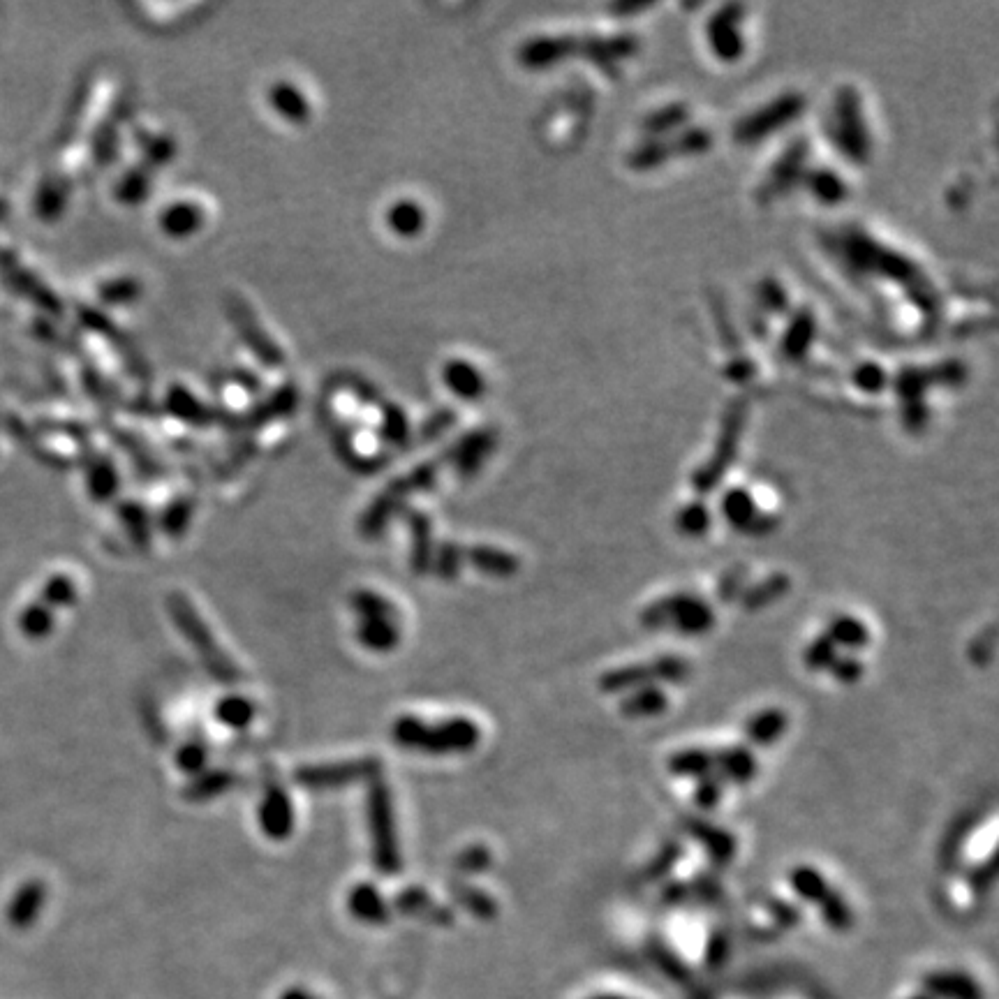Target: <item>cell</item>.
<instances>
[{
    "mask_svg": "<svg viewBox=\"0 0 999 999\" xmlns=\"http://www.w3.org/2000/svg\"><path fill=\"white\" fill-rule=\"evenodd\" d=\"M405 750L428 754H465L479 745L481 731L468 717H454L442 724H424L417 717H401L391 729Z\"/></svg>",
    "mask_w": 999,
    "mask_h": 999,
    "instance_id": "cell-1",
    "label": "cell"
},
{
    "mask_svg": "<svg viewBox=\"0 0 999 999\" xmlns=\"http://www.w3.org/2000/svg\"><path fill=\"white\" fill-rule=\"evenodd\" d=\"M641 625L646 629H666L685 636H701L708 634L715 625V611L701 597L685 595H669L653 602L641 611Z\"/></svg>",
    "mask_w": 999,
    "mask_h": 999,
    "instance_id": "cell-2",
    "label": "cell"
},
{
    "mask_svg": "<svg viewBox=\"0 0 999 999\" xmlns=\"http://www.w3.org/2000/svg\"><path fill=\"white\" fill-rule=\"evenodd\" d=\"M167 604L174 625L179 627V632L192 643V648H195L199 660L204 662L206 671H209L213 678L225 680V683H232V680L239 678V671H236L234 662L222 653L216 639H213V634L209 632V627H206L202 618H199L195 606H192L183 595H172Z\"/></svg>",
    "mask_w": 999,
    "mask_h": 999,
    "instance_id": "cell-3",
    "label": "cell"
},
{
    "mask_svg": "<svg viewBox=\"0 0 999 999\" xmlns=\"http://www.w3.org/2000/svg\"><path fill=\"white\" fill-rule=\"evenodd\" d=\"M352 609L357 613V636L368 650L389 653L401 641V620L396 606L373 590H359L352 595Z\"/></svg>",
    "mask_w": 999,
    "mask_h": 999,
    "instance_id": "cell-4",
    "label": "cell"
},
{
    "mask_svg": "<svg viewBox=\"0 0 999 999\" xmlns=\"http://www.w3.org/2000/svg\"><path fill=\"white\" fill-rule=\"evenodd\" d=\"M368 826L370 842H373V863L377 872L396 875L401 870V849H398L391 794L380 780L373 784V789L368 794Z\"/></svg>",
    "mask_w": 999,
    "mask_h": 999,
    "instance_id": "cell-5",
    "label": "cell"
},
{
    "mask_svg": "<svg viewBox=\"0 0 999 999\" xmlns=\"http://www.w3.org/2000/svg\"><path fill=\"white\" fill-rule=\"evenodd\" d=\"M692 673V666L687 660L678 655H664L657 657V660L632 664V666H620V669L606 671L602 678H599V687L602 692L609 694H620V692H632L639 690V687H650L657 683H683V680Z\"/></svg>",
    "mask_w": 999,
    "mask_h": 999,
    "instance_id": "cell-6",
    "label": "cell"
},
{
    "mask_svg": "<svg viewBox=\"0 0 999 999\" xmlns=\"http://www.w3.org/2000/svg\"><path fill=\"white\" fill-rule=\"evenodd\" d=\"M380 771V764L373 759L361 761H345V764H322V766H306L296 773V782L308 789H338L345 784L370 780Z\"/></svg>",
    "mask_w": 999,
    "mask_h": 999,
    "instance_id": "cell-7",
    "label": "cell"
},
{
    "mask_svg": "<svg viewBox=\"0 0 999 999\" xmlns=\"http://www.w3.org/2000/svg\"><path fill=\"white\" fill-rule=\"evenodd\" d=\"M722 512L736 530L747 532L752 537H764L777 528V518L761 514L757 505H754L752 495L743 491V488H734V491L724 495Z\"/></svg>",
    "mask_w": 999,
    "mask_h": 999,
    "instance_id": "cell-8",
    "label": "cell"
},
{
    "mask_svg": "<svg viewBox=\"0 0 999 999\" xmlns=\"http://www.w3.org/2000/svg\"><path fill=\"white\" fill-rule=\"evenodd\" d=\"M259 826L271 840L290 838L294 828V810L290 796L278 784L266 789L264 801L259 805Z\"/></svg>",
    "mask_w": 999,
    "mask_h": 999,
    "instance_id": "cell-9",
    "label": "cell"
},
{
    "mask_svg": "<svg viewBox=\"0 0 999 999\" xmlns=\"http://www.w3.org/2000/svg\"><path fill=\"white\" fill-rule=\"evenodd\" d=\"M687 833L692 835L699 845L706 849V854L715 865H727L734 861L738 842L727 828H720L710 821L690 819L687 821Z\"/></svg>",
    "mask_w": 999,
    "mask_h": 999,
    "instance_id": "cell-10",
    "label": "cell"
},
{
    "mask_svg": "<svg viewBox=\"0 0 999 999\" xmlns=\"http://www.w3.org/2000/svg\"><path fill=\"white\" fill-rule=\"evenodd\" d=\"M798 109H801L798 98H784L780 102H773L771 107H766L764 111H759V114H754L747 118V121H743V125H738V137L743 139V142H754V139L766 137L775 125L780 128V125L789 123L791 118L798 114Z\"/></svg>",
    "mask_w": 999,
    "mask_h": 999,
    "instance_id": "cell-11",
    "label": "cell"
},
{
    "mask_svg": "<svg viewBox=\"0 0 999 999\" xmlns=\"http://www.w3.org/2000/svg\"><path fill=\"white\" fill-rule=\"evenodd\" d=\"M713 752H715V775H720L724 784L727 782L747 784L759 773L757 759H754V754L743 745L724 747V750H713Z\"/></svg>",
    "mask_w": 999,
    "mask_h": 999,
    "instance_id": "cell-12",
    "label": "cell"
},
{
    "mask_svg": "<svg viewBox=\"0 0 999 999\" xmlns=\"http://www.w3.org/2000/svg\"><path fill=\"white\" fill-rule=\"evenodd\" d=\"M463 558L479 572L495 576V579H509L518 572V560L514 555L493 549V546H470L468 551H463Z\"/></svg>",
    "mask_w": 999,
    "mask_h": 999,
    "instance_id": "cell-13",
    "label": "cell"
},
{
    "mask_svg": "<svg viewBox=\"0 0 999 999\" xmlns=\"http://www.w3.org/2000/svg\"><path fill=\"white\" fill-rule=\"evenodd\" d=\"M347 907H350V914L354 919L370 923V925H380L389 919V907L380 891L373 884H359L357 888H352L350 898H347Z\"/></svg>",
    "mask_w": 999,
    "mask_h": 999,
    "instance_id": "cell-14",
    "label": "cell"
},
{
    "mask_svg": "<svg viewBox=\"0 0 999 999\" xmlns=\"http://www.w3.org/2000/svg\"><path fill=\"white\" fill-rule=\"evenodd\" d=\"M789 727V717L780 708H766L761 713L752 715L745 724V736L752 740L754 745L768 747L777 743L784 736V731Z\"/></svg>",
    "mask_w": 999,
    "mask_h": 999,
    "instance_id": "cell-15",
    "label": "cell"
},
{
    "mask_svg": "<svg viewBox=\"0 0 999 999\" xmlns=\"http://www.w3.org/2000/svg\"><path fill=\"white\" fill-rule=\"evenodd\" d=\"M666 708H669V697H666V692L660 690L657 685L639 687V690L627 692V697L620 701V713L625 717H632V720H639V717H657L662 715Z\"/></svg>",
    "mask_w": 999,
    "mask_h": 999,
    "instance_id": "cell-16",
    "label": "cell"
},
{
    "mask_svg": "<svg viewBox=\"0 0 999 999\" xmlns=\"http://www.w3.org/2000/svg\"><path fill=\"white\" fill-rule=\"evenodd\" d=\"M669 773L678 777H692V780H703V777L715 773V752L703 750V747H687L669 757Z\"/></svg>",
    "mask_w": 999,
    "mask_h": 999,
    "instance_id": "cell-17",
    "label": "cell"
},
{
    "mask_svg": "<svg viewBox=\"0 0 999 999\" xmlns=\"http://www.w3.org/2000/svg\"><path fill=\"white\" fill-rule=\"evenodd\" d=\"M232 315H234L236 324H239V329L243 333H246L248 345L253 347L257 357H262L266 361V364H280V361H283V357H280V350H276V345H273L271 340L264 336L262 327L257 329V322H255L253 313H250V310L246 306H243V303H234Z\"/></svg>",
    "mask_w": 999,
    "mask_h": 999,
    "instance_id": "cell-18",
    "label": "cell"
},
{
    "mask_svg": "<svg viewBox=\"0 0 999 999\" xmlns=\"http://www.w3.org/2000/svg\"><path fill=\"white\" fill-rule=\"evenodd\" d=\"M789 588L791 581L787 574H771L761 583H757V586L745 588L743 595H740V602H743L747 611H759L775 602H780V599L789 592Z\"/></svg>",
    "mask_w": 999,
    "mask_h": 999,
    "instance_id": "cell-19",
    "label": "cell"
},
{
    "mask_svg": "<svg viewBox=\"0 0 999 999\" xmlns=\"http://www.w3.org/2000/svg\"><path fill=\"white\" fill-rule=\"evenodd\" d=\"M493 435L491 433H475L461 442V447L454 454V465L461 475H475L481 468L484 458L493 451Z\"/></svg>",
    "mask_w": 999,
    "mask_h": 999,
    "instance_id": "cell-20",
    "label": "cell"
},
{
    "mask_svg": "<svg viewBox=\"0 0 999 999\" xmlns=\"http://www.w3.org/2000/svg\"><path fill=\"white\" fill-rule=\"evenodd\" d=\"M789 884L794 888L798 898L805 902H817V905H821V902L826 900V895L833 891L824 879V875H821L819 870L810 868V865H798V868L791 870Z\"/></svg>",
    "mask_w": 999,
    "mask_h": 999,
    "instance_id": "cell-21",
    "label": "cell"
},
{
    "mask_svg": "<svg viewBox=\"0 0 999 999\" xmlns=\"http://www.w3.org/2000/svg\"><path fill=\"white\" fill-rule=\"evenodd\" d=\"M826 636L835 643V648L858 650V648L868 646V643H870L868 627H865L861 623V620L854 618V616H838V618H835L833 623L828 625Z\"/></svg>",
    "mask_w": 999,
    "mask_h": 999,
    "instance_id": "cell-22",
    "label": "cell"
},
{
    "mask_svg": "<svg viewBox=\"0 0 999 999\" xmlns=\"http://www.w3.org/2000/svg\"><path fill=\"white\" fill-rule=\"evenodd\" d=\"M396 907L401 909L403 914L410 916H426V919L438 921V923H449L451 916L449 912H444L440 905H435L431 895L421 888H407L396 898Z\"/></svg>",
    "mask_w": 999,
    "mask_h": 999,
    "instance_id": "cell-23",
    "label": "cell"
},
{
    "mask_svg": "<svg viewBox=\"0 0 999 999\" xmlns=\"http://www.w3.org/2000/svg\"><path fill=\"white\" fill-rule=\"evenodd\" d=\"M44 902V886L42 884H26L24 891L17 893V898L12 902L10 909V921L14 928H28L35 921V916L40 914Z\"/></svg>",
    "mask_w": 999,
    "mask_h": 999,
    "instance_id": "cell-24",
    "label": "cell"
},
{
    "mask_svg": "<svg viewBox=\"0 0 999 999\" xmlns=\"http://www.w3.org/2000/svg\"><path fill=\"white\" fill-rule=\"evenodd\" d=\"M444 380H447L449 389L461 398H477L484 391V377L465 361H451L444 370Z\"/></svg>",
    "mask_w": 999,
    "mask_h": 999,
    "instance_id": "cell-25",
    "label": "cell"
},
{
    "mask_svg": "<svg viewBox=\"0 0 999 999\" xmlns=\"http://www.w3.org/2000/svg\"><path fill=\"white\" fill-rule=\"evenodd\" d=\"M160 225L172 236H188L202 225V211L192 204H176L160 216Z\"/></svg>",
    "mask_w": 999,
    "mask_h": 999,
    "instance_id": "cell-26",
    "label": "cell"
},
{
    "mask_svg": "<svg viewBox=\"0 0 999 999\" xmlns=\"http://www.w3.org/2000/svg\"><path fill=\"white\" fill-rule=\"evenodd\" d=\"M216 717L220 724H227L232 729H243L248 727L250 720L255 717V706L250 703V699L239 697V694H232V697H225L218 701L216 706Z\"/></svg>",
    "mask_w": 999,
    "mask_h": 999,
    "instance_id": "cell-27",
    "label": "cell"
},
{
    "mask_svg": "<svg viewBox=\"0 0 999 999\" xmlns=\"http://www.w3.org/2000/svg\"><path fill=\"white\" fill-rule=\"evenodd\" d=\"M271 102L280 114L290 121H306L308 118V102L303 95L290 84H278L271 88Z\"/></svg>",
    "mask_w": 999,
    "mask_h": 999,
    "instance_id": "cell-28",
    "label": "cell"
},
{
    "mask_svg": "<svg viewBox=\"0 0 999 999\" xmlns=\"http://www.w3.org/2000/svg\"><path fill=\"white\" fill-rule=\"evenodd\" d=\"M412 532H414V542H412V567L417 572H424V569L431 567L433 562V549H431V530H428V521L421 514H414L412 518Z\"/></svg>",
    "mask_w": 999,
    "mask_h": 999,
    "instance_id": "cell-29",
    "label": "cell"
},
{
    "mask_svg": "<svg viewBox=\"0 0 999 999\" xmlns=\"http://www.w3.org/2000/svg\"><path fill=\"white\" fill-rule=\"evenodd\" d=\"M387 220L391 229L401 236H412L424 227V213H421V209L414 202H398L394 209L389 211Z\"/></svg>",
    "mask_w": 999,
    "mask_h": 999,
    "instance_id": "cell-30",
    "label": "cell"
},
{
    "mask_svg": "<svg viewBox=\"0 0 999 999\" xmlns=\"http://www.w3.org/2000/svg\"><path fill=\"white\" fill-rule=\"evenodd\" d=\"M676 525H678V530L683 532V535H687V537H699V535H703V532H706L710 528V512H708V507L701 505V502H694V505L683 507L678 512Z\"/></svg>",
    "mask_w": 999,
    "mask_h": 999,
    "instance_id": "cell-31",
    "label": "cell"
},
{
    "mask_svg": "<svg viewBox=\"0 0 999 999\" xmlns=\"http://www.w3.org/2000/svg\"><path fill=\"white\" fill-rule=\"evenodd\" d=\"M835 657H838V648H835V643L828 639L826 634H821L810 643L808 648H805L803 660H805V666H808V669H812V671H828L831 669Z\"/></svg>",
    "mask_w": 999,
    "mask_h": 999,
    "instance_id": "cell-32",
    "label": "cell"
},
{
    "mask_svg": "<svg viewBox=\"0 0 999 999\" xmlns=\"http://www.w3.org/2000/svg\"><path fill=\"white\" fill-rule=\"evenodd\" d=\"M454 898L461 902L463 907H468L472 914L481 916V919H491L495 914V902L488 898L486 893L477 891V888L470 886H456L454 888Z\"/></svg>",
    "mask_w": 999,
    "mask_h": 999,
    "instance_id": "cell-33",
    "label": "cell"
},
{
    "mask_svg": "<svg viewBox=\"0 0 999 999\" xmlns=\"http://www.w3.org/2000/svg\"><path fill=\"white\" fill-rule=\"evenodd\" d=\"M463 560H465L463 558V549H458L456 544H444V546H440L438 555H433L435 572H438V576H440V579H444V581L456 579L458 572H461Z\"/></svg>",
    "mask_w": 999,
    "mask_h": 999,
    "instance_id": "cell-34",
    "label": "cell"
},
{
    "mask_svg": "<svg viewBox=\"0 0 999 999\" xmlns=\"http://www.w3.org/2000/svg\"><path fill=\"white\" fill-rule=\"evenodd\" d=\"M88 486H91V491L98 495V498H107V495L114 493L118 486L114 468H111L107 461L95 463L91 475H88Z\"/></svg>",
    "mask_w": 999,
    "mask_h": 999,
    "instance_id": "cell-35",
    "label": "cell"
},
{
    "mask_svg": "<svg viewBox=\"0 0 999 999\" xmlns=\"http://www.w3.org/2000/svg\"><path fill=\"white\" fill-rule=\"evenodd\" d=\"M722 791H724L722 777L713 773V775H708V777H703V780H699L697 791H694V801H697L699 808L710 810V808H715V805L722 801Z\"/></svg>",
    "mask_w": 999,
    "mask_h": 999,
    "instance_id": "cell-36",
    "label": "cell"
},
{
    "mask_svg": "<svg viewBox=\"0 0 999 999\" xmlns=\"http://www.w3.org/2000/svg\"><path fill=\"white\" fill-rule=\"evenodd\" d=\"M229 782H232V777H229L227 773H211L206 777H197V780L192 782V787L188 789V796L190 798H211V796L220 794V791H225L229 787Z\"/></svg>",
    "mask_w": 999,
    "mask_h": 999,
    "instance_id": "cell-37",
    "label": "cell"
},
{
    "mask_svg": "<svg viewBox=\"0 0 999 999\" xmlns=\"http://www.w3.org/2000/svg\"><path fill=\"white\" fill-rule=\"evenodd\" d=\"M192 514V502L190 500H179L174 502L172 507L165 512V521H162V528H165L169 535H181V532L188 528Z\"/></svg>",
    "mask_w": 999,
    "mask_h": 999,
    "instance_id": "cell-38",
    "label": "cell"
},
{
    "mask_svg": "<svg viewBox=\"0 0 999 999\" xmlns=\"http://www.w3.org/2000/svg\"><path fill=\"white\" fill-rule=\"evenodd\" d=\"M828 671H831L833 676L840 680V683L851 685L863 676V662L854 655H838Z\"/></svg>",
    "mask_w": 999,
    "mask_h": 999,
    "instance_id": "cell-39",
    "label": "cell"
},
{
    "mask_svg": "<svg viewBox=\"0 0 999 999\" xmlns=\"http://www.w3.org/2000/svg\"><path fill=\"white\" fill-rule=\"evenodd\" d=\"M491 865V851L486 847H470L456 858V868L461 872H484Z\"/></svg>",
    "mask_w": 999,
    "mask_h": 999,
    "instance_id": "cell-40",
    "label": "cell"
},
{
    "mask_svg": "<svg viewBox=\"0 0 999 999\" xmlns=\"http://www.w3.org/2000/svg\"><path fill=\"white\" fill-rule=\"evenodd\" d=\"M100 294L105 301H132L139 294V285L135 280H111V283L100 287Z\"/></svg>",
    "mask_w": 999,
    "mask_h": 999,
    "instance_id": "cell-41",
    "label": "cell"
},
{
    "mask_svg": "<svg viewBox=\"0 0 999 999\" xmlns=\"http://www.w3.org/2000/svg\"><path fill=\"white\" fill-rule=\"evenodd\" d=\"M176 764H179L181 771H185V773H199L202 771V766L206 764V750L197 743L185 745L183 750L179 752V757H176Z\"/></svg>",
    "mask_w": 999,
    "mask_h": 999,
    "instance_id": "cell-42",
    "label": "cell"
},
{
    "mask_svg": "<svg viewBox=\"0 0 999 999\" xmlns=\"http://www.w3.org/2000/svg\"><path fill=\"white\" fill-rule=\"evenodd\" d=\"M717 592H720V597L724 599V602H734V599H740V595L745 592V572L743 569H736V572L724 574L720 586H717Z\"/></svg>",
    "mask_w": 999,
    "mask_h": 999,
    "instance_id": "cell-43",
    "label": "cell"
},
{
    "mask_svg": "<svg viewBox=\"0 0 999 999\" xmlns=\"http://www.w3.org/2000/svg\"><path fill=\"white\" fill-rule=\"evenodd\" d=\"M680 858V847L678 845H669V847H664L660 854H657L653 858V863L648 865V877L650 879H660L664 877L666 872H669L673 868V863H676Z\"/></svg>",
    "mask_w": 999,
    "mask_h": 999,
    "instance_id": "cell-44",
    "label": "cell"
},
{
    "mask_svg": "<svg viewBox=\"0 0 999 999\" xmlns=\"http://www.w3.org/2000/svg\"><path fill=\"white\" fill-rule=\"evenodd\" d=\"M146 188L148 185H146L144 172H132L121 181L118 195H121V199H125V202H137L139 197L146 195Z\"/></svg>",
    "mask_w": 999,
    "mask_h": 999,
    "instance_id": "cell-45",
    "label": "cell"
},
{
    "mask_svg": "<svg viewBox=\"0 0 999 999\" xmlns=\"http://www.w3.org/2000/svg\"><path fill=\"white\" fill-rule=\"evenodd\" d=\"M814 190L821 199H828V202H838V199L845 195V183H842L835 174H821L817 181H814Z\"/></svg>",
    "mask_w": 999,
    "mask_h": 999,
    "instance_id": "cell-46",
    "label": "cell"
},
{
    "mask_svg": "<svg viewBox=\"0 0 999 999\" xmlns=\"http://www.w3.org/2000/svg\"><path fill=\"white\" fill-rule=\"evenodd\" d=\"M44 597L49 599L51 604H70L72 599H74V588H72V583L70 579H65V576H58V579H51L49 581V586L44 588Z\"/></svg>",
    "mask_w": 999,
    "mask_h": 999,
    "instance_id": "cell-47",
    "label": "cell"
},
{
    "mask_svg": "<svg viewBox=\"0 0 999 999\" xmlns=\"http://www.w3.org/2000/svg\"><path fill=\"white\" fill-rule=\"evenodd\" d=\"M49 627H51L49 611L35 609V606H31V609H28V613L24 616V632L28 636H44L49 632Z\"/></svg>",
    "mask_w": 999,
    "mask_h": 999,
    "instance_id": "cell-48",
    "label": "cell"
},
{
    "mask_svg": "<svg viewBox=\"0 0 999 999\" xmlns=\"http://www.w3.org/2000/svg\"><path fill=\"white\" fill-rule=\"evenodd\" d=\"M123 523L128 525V530H130V535L137 539V542H146V518H144V512L139 507L135 505H130V507H123Z\"/></svg>",
    "mask_w": 999,
    "mask_h": 999,
    "instance_id": "cell-49",
    "label": "cell"
},
{
    "mask_svg": "<svg viewBox=\"0 0 999 999\" xmlns=\"http://www.w3.org/2000/svg\"><path fill=\"white\" fill-rule=\"evenodd\" d=\"M283 999H313L308 993H303V990H290V993H285Z\"/></svg>",
    "mask_w": 999,
    "mask_h": 999,
    "instance_id": "cell-50",
    "label": "cell"
},
{
    "mask_svg": "<svg viewBox=\"0 0 999 999\" xmlns=\"http://www.w3.org/2000/svg\"><path fill=\"white\" fill-rule=\"evenodd\" d=\"M5 206H7V202H5V197H3V195H0V213H3V211H5Z\"/></svg>",
    "mask_w": 999,
    "mask_h": 999,
    "instance_id": "cell-51",
    "label": "cell"
}]
</instances>
